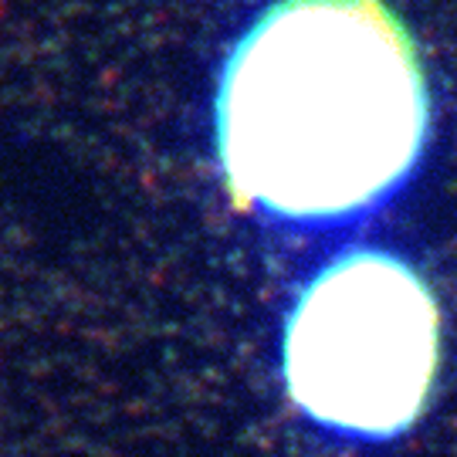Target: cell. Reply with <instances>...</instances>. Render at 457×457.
<instances>
[{
  "instance_id": "2",
  "label": "cell",
  "mask_w": 457,
  "mask_h": 457,
  "mask_svg": "<svg viewBox=\"0 0 457 457\" xmlns=\"http://www.w3.org/2000/svg\"><path fill=\"white\" fill-rule=\"evenodd\" d=\"M441 370V305L407 258L349 247L298 288L281 328V383L322 430L393 441L424 417Z\"/></svg>"
},
{
  "instance_id": "1",
  "label": "cell",
  "mask_w": 457,
  "mask_h": 457,
  "mask_svg": "<svg viewBox=\"0 0 457 457\" xmlns=\"http://www.w3.org/2000/svg\"><path fill=\"white\" fill-rule=\"evenodd\" d=\"M430 115L424 58L386 0H275L220 65L217 163L241 211L349 224L410 183Z\"/></svg>"
}]
</instances>
